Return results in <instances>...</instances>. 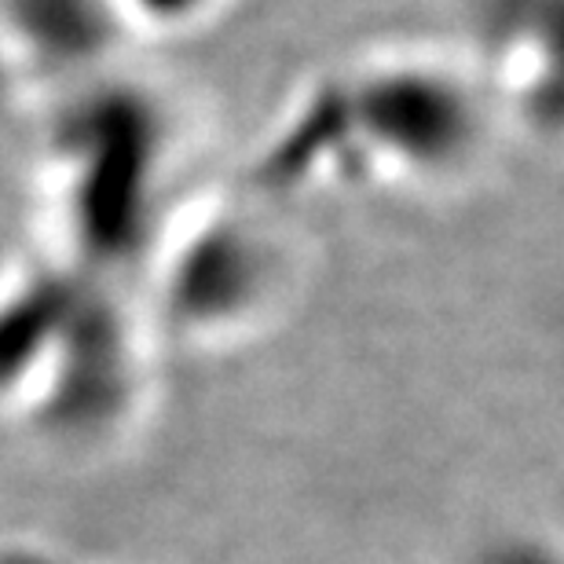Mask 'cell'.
Masks as SVG:
<instances>
[{
	"instance_id": "1",
	"label": "cell",
	"mask_w": 564,
	"mask_h": 564,
	"mask_svg": "<svg viewBox=\"0 0 564 564\" xmlns=\"http://www.w3.org/2000/svg\"><path fill=\"white\" fill-rule=\"evenodd\" d=\"M502 137L458 44L381 41L297 77L239 180L293 213L315 202H429L477 184Z\"/></svg>"
},
{
	"instance_id": "2",
	"label": "cell",
	"mask_w": 564,
	"mask_h": 564,
	"mask_svg": "<svg viewBox=\"0 0 564 564\" xmlns=\"http://www.w3.org/2000/svg\"><path fill=\"white\" fill-rule=\"evenodd\" d=\"M26 115L33 246L137 286L154 239L187 195L184 104L129 59Z\"/></svg>"
},
{
	"instance_id": "3",
	"label": "cell",
	"mask_w": 564,
	"mask_h": 564,
	"mask_svg": "<svg viewBox=\"0 0 564 564\" xmlns=\"http://www.w3.org/2000/svg\"><path fill=\"white\" fill-rule=\"evenodd\" d=\"M158 337L132 282L30 246L0 261V408L55 433L137 411Z\"/></svg>"
},
{
	"instance_id": "4",
	"label": "cell",
	"mask_w": 564,
	"mask_h": 564,
	"mask_svg": "<svg viewBox=\"0 0 564 564\" xmlns=\"http://www.w3.org/2000/svg\"><path fill=\"white\" fill-rule=\"evenodd\" d=\"M301 279L297 213L235 176L180 198L140 268L137 293L158 341L213 352L268 330Z\"/></svg>"
},
{
	"instance_id": "5",
	"label": "cell",
	"mask_w": 564,
	"mask_h": 564,
	"mask_svg": "<svg viewBox=\"0 0 564 564\" xmlns=\"http://www.w3.org/2000/svg\"><path fill=\"white\" fill-rule=\"evenodd\" d=\"M458 48L506 132L557 140L564 118V0H469Z\"/></svg>"
},
{
	"instance_id": "6",
	"label": "cell",
	"mask_w": 564,
	"mask_h": 564,
	"mask_svg": "<svg viewBox=\"0 0 564 564\" xmlns=\"http://www.w3.org/2000/svg\"><path fill=\"white\" fill-rule=\"evenodd\" d=\"M118 0H0V77L33 107L137 59Z\"/></svg>"
},
{
	"instance_id": "7",
	"label": "cell",
	"mask_w": 564,
	"mask_h": 564,
	"mask_svg": "<svg viewBox=\"0 0 564 564\" xmlns=\"http://www.w3.org/2000/svg\"><path fill=\"white\" fill-rule=\"evenodd\" d=\"M132 37L143 44H169L206 33L239 0H118Z\"/></svg>"
}]
</instances>
